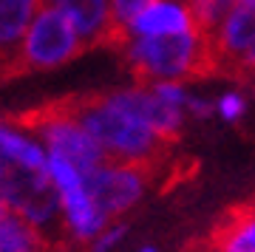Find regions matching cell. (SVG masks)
Segmentation results:
<instances>
[{
    "mask_svg": "<svg viewBox=\"0 0 255 252\" xmlns=\"http://www.w3.org/2000/svg\"><path fill=\"white\" fill-rule=\"evenodd\" d=\"M68 108L77 114L85 130L97 139L102 153L114 162L153 167L162 159L164 144H170L147 125V119L136 111L128 88L111 91L102 97L71 99Z\"/></svg>",
    "mask_w": 255,
    "mask_h": 252,
    "instance_id": "1",
    "label": "cell"
},
{
    "mask_svg": "<svg viewBox=\"0 0 255 252\" xmlns=\"http://www.w3.org/2000/svg\"><path fill=\"white\" fill-rule=\"evenodd\" d=\"M139 252H156V247H142Z\"/></svg>",
    "mask_w": 255,
    "mask_h": 252,
    "instance_id": "22",
    "label": "cell"
},
{
    "mask_svg": "<svg viewBox=\"0 0 255 252\" xmlns=\"http://www.w3.org/2000/svg\"><path fill=\"white\" fill-rule=\"evenodd\" d=\"M147 3H150V0H111V11H114V23H117L119 34H122V28L136 17ZM117 43H119V40H117Z\"/></svg>",
    "mask_w": 255,
    "mask_h": 252,
    "instance_id": "17",
    "label": "cell"
},
{
    "mask_svg": "<svg viewBox=\"0 0 255 252\" xmlns=\"http://www.w3.org/2000/svg\"><path fill=\"white\" fill-rule=\"evenodd\" d=\"M48 179H51L57 196H60L65 233L71 235L74 241L91 244L111 224V218L102 213L97 198L91 196L88 176L68 159L48 153Z\"/></svg>",
    "mask_w": 255,
    "mask_h": 252,
    "instance_id": "6",
    "label": "cell"
},
{
    "mask_svg": "<svg viewBox=\"0 0 255 252\" xmlns=\"http://www.w3.org/2000/svg\"><path fill=\"white\" fill-rule=\"evenodd\" d=\"M125 233H128L125 224H114V221H111V224L105 227V230H102V233L97 235L88 247H91V252H111V250H117L119 244H122Z\"/></svg>",
    "mask_w": 255,
    "mask_h": 252,
    "instance_id": "18",
    "label": "cell"
},
{
    "mask_svg": "<svg viewBox=\"0 0 255 252\" xmlns=\"http://www.w3.org/2000/svg\"><path fill=\"white\" fill-rule=\"evenodd\" d=\"M216 114V99L199 97V94H190V102H187V117L196 119H207Z\"/></svg>",
    "mask_w": 255,
    "mask_h": 252,
    "instance_id": "19",
    "label": "cell"
},
{
    "mask_svg": "<svg viewBox=\"0 0 255 252\" xmlns=\"http://www.w3.org/2000/svg\"><path fill=\"white\" fill-rule=\"evenodd\" d=\"M193 9H196V17H199L201 28L210 31V28L219 26V20L227 14V0H190Z\"/></svg>",
    "mask_w": 255,
    "mask_h": 252,
    "instance_id": "16",
    "label": "cell"
},
{
    "mask_svg": "<svg viewBox=\"0 0 255 252\" xmlns=\"http://www.w3.org/2000/svg\"><path fill=\"white\" fill-rule=\"evenodd\" d=\"M20 122L46 144V150L51 156L68 159L85 176L94 173L102 162H108V156L102 153L97 139L85 130V125L77 119V114L68 108V102H54V105H46V108L28 111V114L20 117Z\"/></svg>",
    "mask_w": 255,
    "mask_h": 252,
    "instance_id": "4",
    "label": "cell"
},
{
    "mask_svg": "<svg viewBox=\"0 0 255 252\" xmlns=\"http://www.w3.org/2000/svg\"><path fill=\"white\" fill-rule=\"evenodd\" d=\"M233 3H244V6H253L255 9V0H227V6H233Z\"/></svg>",
    "mask_w": 255,
    "mask_h": 252,
    "instance_id": "21",
    "label": "cell"
},
{
    "mask_svg": "<svg viewBox=\"0 0 255 252\" xmlns=\"http://www.w3.org/2000/svg\"><path fill=\"white\" fill-rule=\"evenodd\" d=\"M117 45L139 82H184L199 74L216 71L213 45L204 28L173 37H125Z\"/></svg>",
    "mask_w": 255,
    "mask_h": 252,
    "instance_id": "2",
    "label": "cell"
},
{
    "mask_svg": "<svg viewBox=\"0 0 255 252\" xmlns=\"http://www.w3.org/2000/svg\"><path fill=\"white\" fill-rule=\"evenodd\" d=\"M213 252H255V204L230 210L210 235Z\"/></svg>",
    "mask_w": 255,
    "mask_h": 252,
    "instance_id": "13",
    "label": "cell"
},
{
    "mask_svg": "<svg viewBox=\"0 0 255 252\" xmlns=\"http://www.w3.org/2000/svg\"><path fill=\"white\" fill-rule=\"evenodd\" d=\"M210 45L216 71H233L238 63L255 48V9L244 3H233L227 14L219 20V26L210 28Z\"/></svg>",
    "mask_w": 255,
    "mask_h": 252,
    "instance_id": "8",
    "label": "cell"
},
{
    "mask_svg": "<svg viewBox=\"0 0 255 252\" xmlns=\"http://www.w3.org/2000/svg\"><path fill=\"white\" fill-rule=\"evenodd\" d=\"M46 0H0V80L20 74L17 51Z\"/></svg>",
    "mask_w": 255,
    "mask_h": 252,
    "instance_id": "10",
    "label": "cell"
},
{
    "mask_svg": "<svg viewBox=\"0 0 255 252\" xmlns=\"http://www.w3.org/2000/svg\"><path fill=\"white\" fill-rule=\"evenodd\" d=\"M150 184V167L130 162H102L94 173H88V187L91 196L97 198L100 210L108 218H117L136 207L139 198L145 196Z\"/></svg>",
    "mask_w": 255,
    "mask_h": 252,
    "instance_id": "7",
    "label": "cell"
},
{
    "mask_svg": "<svg viewBox=\"0 0 255 252\" xmlns=\"http://www.w3.org/2000/svg\"><path fill=\"white\" fill-rule=\"evenodd\" d=\"M82 48L85 40L74 28V23L60 9L46 3L20 43L17 63L20 71H48L71 63Z\"/></svg>",
    "mask_w": 255,
    "mask_h": 252,
    "instance_id": "5",
    "label": "cell"
},
{
    "mask_svg": "<svg viewBox=\"0 0 255 252\" xmlns=\"http://www.w3.org/2000/svg\"><path fill=\"white\" fill-rule=\"evenodd\" d=\"M0 198L14 216L26 218L48 238L65 230L60 196L48 179V170H34L0 153Z\"/></svg>",
    "mask_w": 255,
    "mask_h": 252,
    "instance_id": "3",
    "label": "cell"
},
{
    "mask_svg": "<svg viewBox=\"0 0 255 252\" xmlns=\"http://www.w3.org/2000/svg\"><path fill=\"white\" fill-rule=\"evenodd\" d=\"M11 210H9V204H6V201H3V198H0V221H3V218L9 216Z\"/></svg>",
    "mask_w": 255,
    "mask_h": 252,
    "instance_id": "20",
    "label": "cell"
},
{
    "mask_svg": "<svg viewBox=\"0 0 255 252\" xmlns=\"http://www.w3.org/2000/svg\"><path fill=\"white\" fill-rule=\"evenodd\" d=\"M247 114V97L241 91H224L221 97H216V117L224 122H236Z\"/></svg>",
    "mask_w": 255,
    "mask_h": 252,
    "instance_id": "15",
    "label": "cell"
},
{
    "mask_svg": "<svg viewBox=\"0 0 255 252\" xmlns=\"http://www.w3.org/2000/svg\"><path fill=\"white\" fill-rule=\"evenodd\" d=\"M0 252H48V235L9 213L0 221Z\"/></svg>",
    "mask_w": 255,
    "mask_h": 252,
    "instance_id": "14",
    "label": "cell"
},
{
    "mask_svg": "<svg viewBox=\"0 0 255 252\" xmlns=\"http://www.w3.org/2000/svg\"><path fill=\"white\" fill-rule=\"evenodd\" d=\"M48 6H54L74 23L80 31L85 45H102L114 43L117 45L119 31L114 23V11H111V0H46Z\"/></svg>",
    "mask_w": 255,
    "mask_h": 252,
    "instance_id": "11",
    "label": "cell"
},
{
    "mask_svg": "<svg viewBox=\"0 0 255 252\" xmlns=\"http://www.w3.org/2000/svg\"><path fill=\"white\" fill-rule=\"evenodd\" d=\"M201 28L190 0H150L136 17L130 20L119 40L125 37H173Z\"/></svg>",
    "mask_w": 255,
    "mask_h": 252,
    "instance_id": "9",
    "label": "cell"
},
{
    "mask_svg": "<svg viewBox=\"0 0 255 252\" xmlns=\"http://www.w3.org/2000/svg\"><path fill=\"white\" fill-rule=\"evenodd\" d=\"M0 153L14 159V162L48 170V150L20 119H0Z\"/></svg>",
    "mask_w": 255,
    "mask_h": 252,
    "instance_id": "12",
    "label": "cell"
}]
</instances>
